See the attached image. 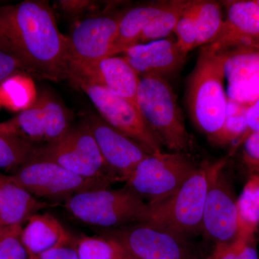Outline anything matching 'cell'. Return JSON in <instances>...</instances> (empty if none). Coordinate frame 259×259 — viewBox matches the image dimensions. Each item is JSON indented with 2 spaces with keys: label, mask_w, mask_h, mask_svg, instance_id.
I'll return each instance as SVG.
<instances>
[{
  "label": "cell",
  "mask_w": 259,
  "mask_h": 259,
  "mask_svg": "<svg viewBox=\"0 0 259 259\" xmlns=\"http://www.w3.org/2000/svg\"><path fill=\"white\" fill-rule=\"evenodd\" d=\"M122 15H97L76 23L68 37L70 64H87L112 56Z\"/></svg>",
  "instance_id": "cell-14"
},
{
  "label": "cell",
  "mask_w": 259,
  "mask_h": 259,
  "mask_svg": "<svg viewBox=\"0 0 259 259\" xmlns=\"http://www.w3.org/2000/svg\"><path fill=\"white\" fill-rule=\"evenodd\" d=\"M124 259H134V258H132V257H131V256H130V255L128 254H127V255H126V256H125V258Z\"/></svg>",
  "instance_id": "cell-39"
},
{
  "label": "cell",
  "mask_w": 259,
  "mask_h": 259,
  "mask_svg": "<svg viewBox=\"0 0 259 259\" xmlns=\"http://www.w3.org/2000/svg\"><path fill=\"white\" fill-rule=\"evenodd\" d=\"M0 223L3 226H23L39 211L52 205L39 200L3 174L0 175Z\"/></svg>",
  "instance_id": "cell-20"
},
{
  "label": "cell",
  "mask_w": 259,
  "mask_h": 259,
  "mask_svg": "<svg viewBox=\"0 0 259 259\" xmlns=\"http://www.w3.org/2000/svg\"><path fill=\"white\" fill-rule=\"evenodd\" d=\"M256 2H257V3H258V4L259 5V0H256Z\"/></svg>",
  "instance_id": "cell-40"
},
{
  "label": "cell",
  "mask_w": 259,
  "mask_h": 259,
  "mask_svg": "<svg viewBox=\"0 0 259 259\" xmlns=\"http://www.w3.org/2000/svg\"><path fill=\"white\" fill-rule=\"evenodd\" d=\"M239 214V231L255 233L259 223V181L254 177L245 186L237 200Z\"/></svg>",
  "instance_id": "cell-27"
},
{
  "label": "cell",
  "mask_w": 259,
  "mask_h": 259,
  "mask_svg": "<svg viewBox=\"0 0 259 259\" xmlns=\"http://www.w3.org/2000/svg\"><path fill=\"white\" fill-rule=\"evenodd\" d=\"M69 80L88 95L107 123L141 145L150 154L162 151L161 143L148 127L138 106L99 85L79 78Z\"/></svg>",
  "instance_id": "cell-10"
},
{
  "label": "cell",
  "mask_w": 259,
  "mask_h": 259,
  "mask_svg": "<svg viewBox=\"0 0 259 259\" xmlns=\"http://www.w3.org/2000/svg\"><path fill=\"white\" fill-rule=\"evenodd\" d=\"M73 236L52 214L38 212L27 221L21 237L29 259H34L56 247L71 244Z\"/></svg>",
  "instance_id": "cell-19"
},
{
  "label": "cell",
  "mask_w": 259,
  "mask_h": 259,
  "mask_svg": "<svg viewBox=\"0 0 259 259\" xmlns=\"http://www.w3.org/2000/svg\"><path fill=\"white\" fill-rule=\"evenodd\" d=\"M72 78L99 85L138 106L141 77L122 56H108L87 64H71L68 79Z\"/></svg>",
  "instance_id": "cell-15"
},
{
  "label": "cell",
  "mask_w": 259,
  "mask_h": 259,
  "mask_svg": "<svg viewBox=\"0 0 259 259\" xmlns=\"http://www.w3.org/2000/svg\"><path fill=\"white\" fill-rule=\"evenodd\" d=\"M249 105L233 101L228 97L226 120L217 144H228L241 139L247 129L246 115Z\"/></svg>",
  "instance_id": "cell-29"
},
{
  "label": "cell",
  "mask_w": 259,
  "mask_h": 259,
  "mask_svg": "<svg viewBox=\"0 0 259 259\" xmlns=\"http://www.w3.org/2000/svg\"><path fill=\"white\" fill-rule=\"evenodd\" d=\"M63 9L69 13H77L86 9L91 4L88 1H63L61 2Z\"/></svg>",
  "instance_id": "cell-36"
},
{
  "label": "cell",
  "mask_w": 259,
  "mask_h": 259,
  "mask_svg": "<svg viewBox=\"0 0 259 259\" xmlns=\"http://www.w3.org/2000/svg\"><path fill=\"white\" fill-rule=\"evenodd\" d=\"M227 16L214 40L208 46L217 53L259 45V5L256 0L225 1Z\"/></svg>",
  "instance_id": "cell-17"
},
{
  "label": "cell",
  "mask_w": 259,
  "mask_h": 259,
  "mask_svg": "<svg viewBox=\"0 0 259 259\" xmlns=\"http://www.w3.org/2000/svg\"><path fill=\"white\" fill-rule=\"evenodd\" d=\"M37 149L14 134L0 131V168L16 171L35 159Z\"/></svg>",
  "instance_id": "cell-25"
},
{
  "label": "cell",
  "mask_w": 259,
  "mask_h": 259,
  "mask_svg": "<svg viewBox=\"0 0 259 259\" xmlns=\"http://www.w3.org/2000/svg\"><path fill=\"white\" fill-rule=\"evenodd\" d=\"M33 161L53 162L80 177L100 181L110 187L120 182L107 166L93 134L83 122L73 125L55 142L38 148Z\"/></svg>",
  "instance_id": "cell-6"
},
{
  "label": "cell",
  "mask_w": 259,
  "mask_h": 259,
  "mask_svg": "<svg viewBox=\"0 0 259 259\" xmlns=\"http://www.w3.org/2000/svg\"><path fill=\"white\" fill-rule=\"evenodd\" d=\"M122 54L140 77L157 76L163 78L178 71L185 64L187 55L179 47L176 39L171 36L138 44Z\"/></svg>",
  "instance_id": "cell-18"
},
{
  "label": "cell",
  "mask_w": 259,
  "mask_h": 259,
  "mask_svg": "<svg viewBox=\"0 0 259 259\" xmlns=\"http://www.w3.org/2000/svg\"><path fill=\"white\" fill-rule=\"evenodd\" d=\"M243 155L250 159L259 161V131L250 134L244 142Z\"/></svg>",
  "instance_id": "cell-35"
},
{
  "label": "cell",
  "mask_w": 259,
  "mask_h": 259,
  "mask_svg": "<svg viewBox=\"0 0 259 259\" xmlns=\"http://www.w3.org/2000/svg\"><path fill=\"white\" fill-rule=\"evenodd\" d=\"M0 105H1V103H0Z\"/></svg>",
  "instance_id": "cell-41"
},
{
  "label": "cell",
  "mask_w": 259,
  "mask_h": 259,
  "mask_svg": "<svg viewBox=\"0 0 259 259\" xmlns=\"http://www.w3.org/2000/svg\"><path fill=\"white\" fill-rule=\"evenodd\" d=\"M216 163L204 162L169 198L147 204L140 222L161 227L188 239L202 233L204 204Z\"/></svg>",
  "instance_id": "cell-3"
},
{
  "label": "cell",
  "mask_w": 259,
  "mask_h": 259,
  "mask_svg": "<svg viewBox=\"0 0 259 259\" xmlns=\"http://www.w3.org/2000/svg\"><path fill=\"white\" fill-rule=\"evenodd\" d=\"M140 112L161 145L172 152L187 153L193 141L187 132L177 95L165 78L141 77L137 93Z\"/></svg>",
  "instance_id": "cell-4"
},
{
  "label": "cell",
  "mask_w": 259,
  "mask_h": 259,
  "mask_svg": "<svg viewBox=\"0 0 259 259\" xmlns=\"http://www.w3.org/2000/svg\"><path fill=\"white\" fill-rule=\"evenodd\" d=\"M71 245L80 259H124L127 254L118 242L102 234L73 236Z\"/></svg>",
  "instance_id": "cell-24"
},
{
  "label": "cell",
  "mask_w": 259,
  "mask_h": 259,
  "mask_svg": "<svg viewBox=\"0 0 259 259\" xmlns=\"http://www.w3.org/2000/svg\"><path fill=\"white\" fill-rule=\"evenodd\" d=\"M198 0L189 1L182 11L174 33L179 47L185 54H188L197 47V29L195 17Z\"/></svg>",
  "instance_id": "cell-30"
},
{
  "label": "cell",
  "mask_w": 259,
  "mask_h": 259,
  "mask_svg": "<svg viewBox=\"0 0 259 259\" xmlns=\"http://www.w3.org/2000/svg\"><path fill=\"white\" fill-rule=\"evenodd\" d=\"M165 2L136 7L122 15L112 56L122 54L129 48L137 45L143 30L161 11Z\"/></svg>",
  "instance_id": "cell-21"
},
{
  "label": "cell",
  "mask_w": 259,
  "mask_h": 259,
  "mask_svg": "<svg viewBox=\"0 0 259 259\" xmlns=\"http://www.w3.org/2000/svg\"><path fill=\"white\" fill-rule=\"evenodd\" d=\"M34 259H80L71 244L61 245L44 252Z\"/></svg>",
  "instance_id": "cell-34"
},
{
  "label": "cell",
  "mask_w": 259,
  "mask_h": 259,
  "mask_svg": "<svg viewBox=\"0 0 259 259\" xmlns=\"http://www.w3.org/2000/svg\"><path fill=\"white\" fill-rule=\"evenodd\" d=\"M64 206L75 220L98 231L140 222L147 203L125 186L76 194L65 200Z\"/></svg>",
  "instance_id": "cell-5"
},
{
  "label": "cell",
  "mask_w": 259,
  "mask_h": 259,
  "mask_svg": "<svg viewBox=\"0 0 259 259\" xmlns=\"http://www.w3.org/2000/svg\"><path fill=\"white\" fill-rule=\"evenodd\" d=\"M36 97L32 77L28 75H14L0 85V103L11 111L28 108Z\"/></svg>",
  "instance_id": "cell-22"
},
{
  "label": "cell",
  "mask_w": 259,
  "mask_h": 259,
  "mask_svg": "<svg viewBox=\"0 0 259 259\" xmlns=\"http://www.w3.org/2000/svg\"><path fill=\"white\" fill-rule=\"evenodd\" d=\"M16 74H25L33 77L31 71L21 61L0 49V85Z\"/></svg>",
  "instance_id": "cell-32"
},
{
  "label": "cell",
  "mask_w": 259,
  "mask_h": 259,
  "mask_svg": "<svg viewBox=\"0 0 259 259\" xmlns=\"http://www.w3.org/2000/svg\"><path fill=\"white\" fill-rule=\"evenodd\" d=\"M197 168L184 153H152L135 168L126 186L146 203L156 204L176 193Z\"/></svg>",
  "instance_id": "cell-7"
},
{
  "label": "cell",
  "mask_w": 259,
  "mask_h": 259,
  "mask_svg": "<svg viewBox=\"0 0 259 259\" xmlns=\"http://www.w3.org/2000/svg\"><path fill=\"white\" fill-rule=\"evenodd\" d=\"M247 129L245 134L242 136L238 144H236V148L238 147L240 145L244 142L246 138L252 133L255 131H259V98L252 104L248 107L246 115Z\"/></svg>",
  "instance_id": "cell-33"
},
{
  "label": "cell",
  "mask_w": 259,
  "mask_h": 259,
  "mask_svg": "<svg viewBox=\"0 0 259 259\" xmlns=\"http://www.w3.org/2000/svg\"><path fill=\"white\" fill-rule=\"evenodd\" d=\"M98 232L118 242L134 259H200L188 238L151 223Z\"/></svg>",
  "instance_id": "cell-9"
},
{
  "label": "cell",
  "mask_w": 259,
  "mask_h": 259,
  "mask_svg": "<svg viewBox=\"0 0 259 259\" xmlns=\"http://www.w3.org/2000/svg\"><path fill=\"white\" fill-rule=\"evenodd\" d=\"M22 231L23 226H5L0 233V259H29Z\"/></svg>",
  "instance_id": "cell-31"
},
{
  "label": "cell",
  "mask_w": 259,
  "mask_h": 259,
  "mask_svg": "<svg viewBox=\"0 0 259 259\" xmlns=\"http://www.w3.org/2000/svg\"><path fill=\"white\" fill-rule=\"evenodd\" d=\"M189 1L171 0L165 2L163 9L144 28L138 41V44L163 40L171 36L181 14ZM137 44V45H138Z\"/></svg>",
  "instance_id": "cell-23"
},
{
  "label": "cell",
  "mask_w": 259,
  "mask_h": 259,
  "mask_svg": "<svg viewBox=\"0 0 259 259\" xmlns=\"http://www.w3.org/2000/svg\"><path fill=\"white\" fill-rule=\"evenodd\" d=\"M4 228L5 226H3V225L1 224V223H0V233H1Z\"/></svg>",
  "instance_id": "cell-38"
},
{
  "label": "cell",
  "mask_w": 259,
  "mask_h": 259,
  "mask_svg": "<svg viewBox=\"0 0 259 259\" xmlns=\"http://www.w3.org/2000/svg\"><path fill=\"white\" fill-rule=\"evenodd\" d=\"M225 80L224 56L204 46L189 76L186 102L194 123L214 144H217L226 120Z\"/></svg>",
  "instance_id": "cell-2"
},
{
  "label": "cell",
  "mask_w": 259,
  "mask_h": 259,
  "mask_svg": "<svg viewBox=\"0 0 259 259\" xmlns=\"http://www.w3.org/2000/svg\"><path fill=\"white\" fill-rule=\"evenodd\" d=\"M88 126L107 166L120 182H126L148 153L141 145L90 114L83 121Z\"/></svg>",
  "instance_id": "cell-13"
},
{
  "label": "cell",
  "mask_w": 259,
  "mask_h": 259,
  "mask_svg": "<svg viewBox=\"0 0 259 259\" xmlns=\"http://www.w3.org/2000/svg\"><path fill=\"white\" fill-rule=\"evenodd\" d=\"M243 162L250 177H254L259 181V161L250 159L243 155Z\"/></svg>",
  "instance_id": "cell-37"
},
{
  "label": "cell",
  "mask_w": 259,
  "mask_h": 259,
  "mask_svg": "<svg viewBox=\"0 0 259 259\" xmlns=\"http://www.w3.org/2000/svg\"><path fill=\"white\" fill-rule=\"evenodd\" d=\"M226 160L217 161L204 204L202 232L215 245L234 241L239 233L238 204L225 175Z\"/></svg>",
  "instance_id": "cell-12"
},
{
  "label": "cell",
  "mask_w": 259,
  "mask_h": 259,
  "mask_svg": "<svg viewBox=\"0 0 259 259\" xmlns=\"http://www.w3.org/2000/svg\"><path fill=\"white\" fill-rule=\"evenodd\" d=\"M9 177L36 198L51 200L65 201L76 194L110 187L100 181L83 178L49 161L29 162Z\"/></svg>",
  "instance_id": "cell-11"
},
{
  "label": "cell",
  "mask_w": 259,
  "mask_h": 259,
  "mask_svg": "<svg viewBox=\"0 0 259 259\" xmlns=\"http://www.w3.org/2000/svg\"><path fill=\"white\" fill-rule=\"evenodd\" d=\"M223 23L221 3L198 0L195 17L197 47H202L212 42L221 31Z\"/></svg>",
  "instance_id": "cell-26"
},
{
  "label": "cell",
  "mask_w": 259,
  "mask_h": 259,
  "mask_svg": "<svg viewBox=\"0 0 259 259\" xmlns=\"http://www.w3.org/2000/svg\"><path fill=\"white\" fill-rule=\"evenodd\" d=\"M221 54L224 56L227 96L250 106L259 98V45L243 46Z\"/></svg>",
  "instance_id": "cell-16"
},
{
  "label": "cell",
  "mask_w": 259,
  "mask_h": 259,
  "mask_svg": "<svg viewBox=\"0 0 259 259\" xmlns=\"http://www.w3.org/2000/svg\"><path fill=\"white\" fill-rule=\"evenodd\" d=\"M0 49L21 61L33 77L69 79V38L59 30L49 2L1 5Z\"/></svg>",
  "instance_id": "cell-1"
},
{
  "label": "cell",
  "mask_w": 259,
  "mask_h": 259,
  "mask_svg": "<svg viewBox=\"0 0 259 259\" xmlns=\"http://www.w3.org/2000/svg\"><path fill=\"white\" fill-rule=\"evenodd\" d=\"M212 259H259L255 233L240 231L234 241L217 245L212 251Z\"/></svg>",
  "instance_id": "cell-28"
},
{
  "label": "cell",
  "mask_w": 259,
  "mask_h": 259,
  "mask_svg": "<svg viewBox=\"0 0 259 259\" xmlns=\"http://www.w3.org/2000/svg\"><path fill=\"white\" fill-rule=\"evenodd\" d=\"M71 113L50 91L42 90L31 106L0 123V131L18 136L37 148L55 142L72 127Z\"/></svg>",
  "instance_id": "cell-8"
}]
</instances>
